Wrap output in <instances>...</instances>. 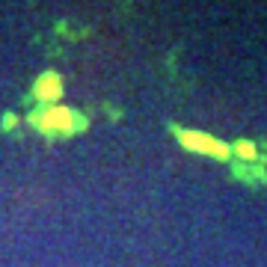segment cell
Returning a JSON list of instances; mask_svg holds the SVG:
<instances>
[{
    "label": "cell",
    "instance_id": "cell-1",
    "mask_svg": "<svg viewBox=\"0 0 267 267\" xmlns=\"http://www.w3.org/2000/svg\"><path fill=\"white\" fill-rule=\"evenodd\" d=\"M30 125H36L42 134H74L83 125V119L68 107H39L30 116Z\"/></svg>",
    "mask_w": 267,
    "mask_h": 267
},
{
    "label": "cell",
    "instance_id": "cell-4",
    "mask_svg": "<svg viewBox=\"0 0 267 267\" xmlns=\"http://www.w3.org/2000/svg\"><path fill=\"white\" fill-rule=\"evenodd\" d=\"M238 152H241V158H256V155H253V146H250V143H247V146L241 143V146H238Z\"/></svg>",
    "mask_w": 267,
    "mask_h": 267
},
{
    "label": "cell",
    "instance_id": "cell-3",
    "mask_svg": "<svg viewBox=\"0 0 267 267\" xmlns=\"http://www.w3.org/2000/svg\"><path fill=\"white\" fill-rule=\"evenodd\" d=\"M33 92H36V98H39V101H53V98H59L62 83H59V77H56V74H42Z\"/></svg>",
    "mask_w": 267,
    "mask_h": 267
},
{
    "label": "cell",
    "instance_id": "cell-2",
    "mask_svg": "<svg viewBox=\"0 0 267 267\" xmlns=\"http://www.w3.org/2000/svg\"><path fill=\"white\" fill-rule=\"evenodd\" d=\"M178 140L184 149L196 152V155H211V158H229V146L208 137V134H199V131H178Z\"/></svg>",
    "mask_w": 267,
    "mask_h": 267
}]
</instances>
